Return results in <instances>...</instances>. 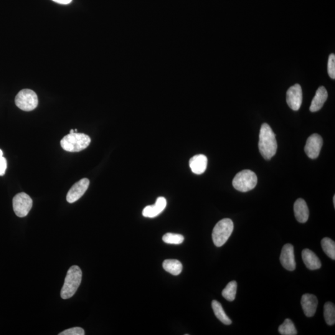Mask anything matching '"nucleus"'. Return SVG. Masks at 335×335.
Masks as SVG:
<instances>
[{"mask_svg": "<svg viewBox=\"0 0 335 335\" xmlns=\"http://www.w3.org/2000/svg\"><path fill=\"white\" fill-rule=\"evenodd\" d=\"M334 207H335V195L334 196Z\"/></svg>", "mask_w": 335, "mask_h": 335, "instance_id": "obj_31", "label": "nucleus"}, {"mask_svg": "<svg viewBox=\"0 0 335 335\" xmlns=\"http://www.w3.org/2000/svg\"><path fill=\"white\" fill-rule=\"evenodd\" d=\"M162 240L168 244L179 245L184 242V238L182 235L167 233L162 238Z\"/></svg>", "mask_w": 335, "mask_h": 335, "instance_id": "obj_24", "label": "nucleus"}, {"mask_svg": "<svg viewBox=\"0 0 335 335\" xmlns=\"http://www.w3.org/2000/svg\"><path fill=\"white\" fill-rule=\"evenodd\" d=\"M75 133V131L73 130V129H71V130L70 131V134H72V133Z\"/></svg>", "mask_w": 335, "mask_h": 335, "instance_id": "obj_30", "label": "nucleus"}, {"mask_svg": "<svg viewBox=\"0 0 335 335\" xmlns=\"http://www.w3.org/2000/svg\"><path fill=\"white\" fill-rule=\"evenodd\" d=\"M212 307L213 311H214L215 317L219 320L220 322L226 326H229L232 324V322L230 319L227 315H226L224 310L221 304L217 301H213L212 302Z\"/></svg>", "mask_w": 335, "mask_h": 335, "instance_id": "obj_18", "label": "nucleus"}, {"mask_svg": "<svg viewBox=\"0 0 335 335\" xmlns=\"http://www.w3.org/2000/svg\"><path fill=\"white\" fill-rule=\"evenodd\" d=\"M12 206L17 217H26L32 207V199L25 192H20L12 199Z\"/></svg>", "mask_w": 335, "mask_h": 335, "instance_id": "obj_7", "label": "nucleus"}, {"mask_svg": "<svg viewBox=\"0 0 335 335\" xmlns=\"http://www.w3.org/2000/svg\"><path fill=\"white\" fill-rule=\"evenodd\" d=\"M15 103L20 110L24 111L34 110L38 105V98L34 91L24 89L20 91L15 98Z\"/></svg>", "mask_w": 335, "mask_h": 335, "instance_id": "obj_6", "label": "nucleus"}, {"mask_svg": "<svg viewBox=\"0 0 335 335\" xmlns=\"http://www.w3.org/2000/svg\"><path fill=\"white\" fill-rule=\"evenodd\" d=\"M82 271L78 266H73L68 270L65 279V283L61 290V298L68 299L72 298L82 282Z\"/></svg>", "mask_w": 335, "mask_h": 335, "instance_id": "obj_2", "label": "nucleus"}, {"mask_svg": "<svg viewBox=\"0 0 335 335\" xmlns=\"http://www.w3.org/2000/svg\"><path fill=\"white\" fill-rule=\"evenodd\" d=\"M7 168V161L4 157L0 160V176H3Z\"/></svg>", "mask_w": 335, "mask_h": 335, "instance_id": "obj_27", "label": "nucleus"}, {"mask_svg": "<svg viewBox=\"0 0 335 335\" xmlns=\"http://www.w3.org/2000/svg\"><path fill=\"white\" fill-rule=\"evenodd\" d=\"M327 98H328V92L326 88L324 86H321L317 90L316 95L312 100L310 111L314 113L321 110Z\"/></svg>", "mask_w": 335, "mask_h": 335, "instance_id": "obj_17", "label": "nucleus"}, {"mask_svg": "<svg viewBox=\"0 0 335 335\" xmlns=\"http://www.w3.org/2000/svg\"><path fill=\"white\" fill-rule=\"evenodd\" d=\"M322 249L329 257L335 260V243L331 238L326 237L321 241Z\"/></svg>", "mask_w": 335, "mask_h": 335, "instance_id": "obj_21", "label": "nucleus"}, {"mask_svg": "<svg viewBox=\"0 0 335 335\" xmlns=\"http://www.w3.org/2000/svg\"><path fill=\"white\" fill-rule=\"evenodd\" d=\"M259 138V151L263 158L269 161L275 156L278 144L276 135L268 124L264 123L261 126Z\"/></svg>", "mask_w": 335, "mask_h": 335, "instance_id": "obj_1", "label": "nucleus"}, {"mask_svg": "<svg viewBox=\"0 0 335 335\" xmlns=\"http://www.w3.org/2000/svg\"><path fill=\"white\" fill-rule=\"evenodd\" d=\"M237 283L235 281L230 282L223 289L222 295L226 300L232 302L235 300L237 294Z\"/></svg>", "mask_w": 335, "mask_h": 335, "instance_id": "obj_20", "label": "nucleus"}, {"mask_svg": "<svg viewBox=\"0 0 335 335\" xmlns=\"http://www.w3.org/2000/svg\"><path fill=\"white\" fill-rule=\"evenodd\" d=\"M279 334L283 335H296L298 332L291 320L287 319L284 323L279 326L278 329Z\"/></svg>", "mask_w": 335, "mask_h": 335, "instance_id": "obj_23", "label": "nucleus"}, {"mask_svg": "<svg viewBox=\"0 0 335 335\" xmlns=\"http://www.w3.org/2000/svg\"><path fill=\"white\" fill-rule=\"evenodd\" d=\"M324 317L329 326H334L335 323V307L333 303H326L324 306Z\"/></svg>", "mask_w": 335, "mask_h": 335, "instance_id": "obj_22", "label": "nucleus"}, {"mask_svg": "<svg viewBox=\"0 0 335 335\" xmlns=\"http://www.w3.org/2000/svg\"><path fill=\"white\" fill-rule=\"evenodd\" d=\"M233 228V222L230 219H223L217 222L213 229L212 234L214 245L217 247L224 245L232 235Z\"/></svg>", "mask_w": 335, "mask_h": 335, "instance_id": "obj_4", "label": "nucleus"}, {"mask_svg": "<svg viewBox=\"0 0 335 335\" xmlns=\"http://www.w3.org/2000/svg\"><path fill=\"white\" fill-rule=\"evenodd\" d=\"M2 155H3V153H2V151H1V150L0 149V160H1L2 158Z\"/></svg>", "mask_w": 335, "mask_h": 335, "instance_id": "obj_29", "label": "nucleus"}, {"mask_svg": "<svg viewBox=\"0 0 335 335\" xmlns=\"http://www.w3.org/2000/svg\"><path fill=\"white\" fill-rule=\"evenodd\" d=\"M323 146V139L319 134H314L307 140L305 148L306 154L310 159L318 158Z\"/></svg>", "mask_w": 335, "mask_h": 335, "instance_id": "obj_9", "label": "nucleus"}, {"mask_svg": "<svg viewBox=\"0 0 335 335\" xmlns=\"http://www.w3.org/2000/svg\"><path fill=\"white\" fill-rule=\"evenodd\" d=\"M163 268L168 273L174 276L179 275L182 270V265L177 260H166L164 261Z\"/></svg>", "mask_w": 335, "mask_h": 335, "instance_id": "obj_19", "label": "nucleus"}, {"mask_svg": "<svg viewBox=\"0 0 335 335\" xmlns=\"http://www.w3.org/2000/svg\"><path fill=\"white\" fill-rule=\"evenodd\" d=\"M301 305L304 314L307 317H313L318 306V299L313 294H304L302 297Z\"/></svg>", "mask_w": 335, "mask_h": 335, "instance_id": "obj_12", "label": "nucleus"}, {"mask_svg": "<svg viewBox=\"0 0 335 335\" xmlns=\"http://www.w3.org/2000/svg\"><path fill=\"white\" fill-rule=\"evenodd\" d=\"M286 101L293 111H298L303 103V90L299 84H296L289 88L286 93Z\"/></svg>", "mask_w": 335, "mask_h": 335, "instance_id": "obj_8", "label": "nucleus"}, {"mask_svg": "<svg viewBox=\"0 0 335 335\" xmlns=\"http://www.w3.org/2000/svg\"><path fill=\"white\" fill-rule=\"evenodd\" d=\"M59 335H85V331L82 328L80 327H75L70 329L66 330V331L61 332Z\"/></svg>", "mask_w": 335, "mask_h": 335, "instance_id": "obj_26", "label": "nucleus"}, {"mask_svg": "<svg viewBox=\"0 0 335 335\" xmlns=\"http://www.w3.org/2000/svg\"><path fill=\"white\" fill-rule=\"evenodd\" d=\"M280 261L282 266L286 270L293 271L295 270L296 263L294 257V247L290 243H287L282 249Z\"/></svg>", "mask_w": 335, "mask_h": 335, "instance_id": "obj_11", "label": "nucleus"}, {"mask_svg": "<svg viewBox=\"0 0 335 335\" xmlns=\"http://www.w3.org/2000/svg\"><path fill=\"white\" fill-rule=\"evenodd\" d=\"M167 200L164 197H159L157 198L156 204L152 205H148L144 208L142 211V215L145 217L154 218L158 216L164 211L167 206Z\"/></svg>", "mask_w": 335, "mask_h": 335, "instance_id": "obj_13", "label": "nucleus"}, {"mask_svg": "<svg viewBox=\"0 0 335 335\" xmlns=\"http://www.w3.org/2000/svg\"><path fill=\"white\" fill-rule=\"evenodd\" d=\"M207 166V158L204 155H197L189 161V167L192 172L196 174L204 173Z\"/></svg>", "mask_w": 335, "mask_h": 335, "instance_id": "obj_15", "label": "nucleus"}, {"mask_svg": "<svg viewBox=\"0 0 335 335\" xmlns=\"http://www.w3.org/2000/svg\"><path fill=\"white\" fill-rule=\"evenodd\" d=\"M328 73L330 77L335 79V55L331 54L329 56L328 61Z\"/></svg>", "mask_w": 335, "mask_h": 335, "instance_id": "obj_25", "label": "nucleus"}, {"mask_svg": "<svg viewBox=\"0 0 335 335\" xmlns=\"http://www.w3.org/2000/svg\"><path fill=\"white\" fill-rule=\"evenodd\" d=\"M257 182V176L255 172L249 169H245L236 174L233 179L232 184L235 189L245 192L255 188Z\"/></svg>", "mask_w": 335, "mask_h": 335, "instance_id": "obj_5", "label": "nucleus"}, {"mask_svg": "<svg viewBox=\"0 0 335 335\" xmlns=\"http://www.w3.org/2000/svg\"><path fill=\"white\" fill-rule=\"evenodd\" d=\"M302 258L306 267L309 270H316L321 268L322 263L318 256L308 248L303 251Z\"/></svg>", "mask_w": 335, "mask_h": 335, "instance_id": "obj_16", "label": "nucleus"}, {"mask_svg": "<svg viewBox=\"0 0 335 335\" xmlns=\"http://www.w3.org/2000/svg\"><path fill=\"white\" fill-rule=\"evenodd\" d=\"M90 143V137L85 134L77 133L68 134L60 142L62 148L69 152L82 151L87 148Z\"/></svg>", "mask_w": 335, "mask_h": 335, "instance_id": "obj_3", "label": "nucleus"}, {"mask_svg": "<svg viewBox=\"0 0 335 335\" xmlns=\"http://www.w3.org/2000/svg\"><path fill=\"white\" fill-rule=\"evenodd\" d=\"M52 1L57 2L58 4H70L72 1V0H52Z\"/></svg>", "mask_w": 335, "mask_h": 335, "instance_id": "obj_28", "label": "nucleus"}, {"mask_svg": "<svg viewBox=\"0 0 335 335\" xmlns=\"http://www.w3.org/2000/svg\"><path fill=\"white\" fill-rule=\"evenodd\" d=\"M90 185V181L87 178L80 179L71 187L67 195L68 202L74 203L83 196Z\"/></svg>", "mask_w": 335, "mask_h": 335, "instance_id": "obj_10", "label": "nucleus"}, {"mask_svg": "<svg viewBox=\"0 0 335 335\" xmlns=\"http://www.w3.org/2000/svg\"><path fill=\"white\" fill-rule=\"evenodd\" d=\"M294 214L299 222L306 223L309 219V210L307 203L303 199L299 198L294 205Z\"/></svg>", "mask_w": 335, "mask_h": 335, "instance_id": "obj_14", "label": "nucleus"}]
</instances>
